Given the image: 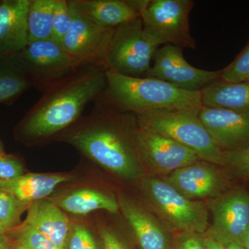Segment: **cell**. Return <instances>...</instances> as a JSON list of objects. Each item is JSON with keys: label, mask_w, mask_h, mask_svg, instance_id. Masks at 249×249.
<instances>
[{"label": "cell", "mask_w": 249, "mask_h": 249, "mask_svg": "<svg viewBox=\"0 0 249 249\" xmlns=\"http://www.w3.org/2000/svg\"><path fill=\"white\" fill-rule=\"evenodd\" d=\"M182 49L165 45L159 47L154 55L153 65L145 77L157 78L186 91H201L219 79V71H207L192 66L186 61Z\"/></svg>", "instance_id": "30bf717a"}, {"label": "cell", "mask_w": 249, "mask_h": 249, "mask_svg": "<svg viewBox=\"0 0 249 249\" xmlns=\"http://www.w3.org/2000/svg\"><path fill=\"white\" fill-rule=\"evenodd\" d=\"M242 246L246 249H249V227L246 232L245 237H244L243 242H242Z\"/></svg>", "instance_id": "d590c367"}, {"label": "cell", "mask_w": 249, "mask_h": 249, "mask_svg": "<svg viewBox=\"0 0 249 249\" xmlns=\"http://www.w3.org/2000/svg\"><path fill=\"white\" fill-rule=\"evenodd\" d=\"M14 55L33 88L42 93L82 67L88 66L73 58L61 44L53 40L31 42Z\"/></svg>", "instance_id": "ba28073f"}, {"label": "cell", "mask_w": 249, "mask_h": 249, "mask_svg": "<svg viewBox=\"0 0 249 249\" xmlns=\"http://www.w3.org/2000/svg\"><path fill=\"white\" fill-rule=\"evenodd\" d=\"M71 11L73 22L62 47L82 65L107 70L108 49L114 28L101 27Z\"/></svg>", "instance_id": "8fae6325"}, {"label": "cell", "mask_w": 249, "mask_h": 249, "mask_svg": "<svg viewBox=\"0 0 249 249\" xmlns=\"http://www.w3.org/2000/svg\"><path fill=\"white\" fill-rule=\"evenodd\" d=\"M171 249H206L205 233L191 231L174 233Z\"/></svg>", "instance_id": "f546056e"}, {"label": "cell", "mask_w": 249, "mask_h": 249, "mask_svg": "<svg viewBox=\"0 0 249 249\" xmlns=\"http://www.w3.org/2000/svg\"><path fill=\"white\" fill-rule=\"evenodd\" d=\"M221 167L239 178L249 179V147L237 151L224 152Z\"/></svg>", "instance_id": "f1b7e54d"}, {"label": "cell", "mask_w": 249, "mask_h": 249, "mask_svg": "<svg viewBox=\"0 0 249 249\" xmlns=\"http://www.w3.org/2000/svg\"><path fill=\"white\" fill-rule=\"evenodd\" d=\"M65 249H104L85 224L71 223Z\"/></svg>", "instance_id": "4316f807"}, {"label": "cell", "mask_w": 249, "mask_h": 249, "mask_svg": "<svg viewBox=\"0 0 249 249\" xmlns=\"http://www.w3.org/2000/svg\"><path fill=\"white\" fill-rule=\"evenodd\" d=\"M205 245L206 249H225L219 241L206 233H205Z\"/></svg>", "instance_id": "d6a6232c"}, {"label": "cell", "mask_w": 249, "mask_h": 249, "mask_svg": "<svg viewBox=\"0 0 249 249\" xmlns=\"http://www.w3.org/2000/svg\"><path fill=\"white\" fill-rule=\"evenodd\" d=\"M219 242L222 244L225 249H246L243 246L232 241L222 240Z\"/></svg>", "instance_id": "836d02e7"}, {"label": "cell", "mask_w": 249, "mask_h": 249, "mask_svg": "<svg viewBox=\"0 0 249 249\" xmlns=\"http://www.w3.org/2000/svg\"><path fill=\"white\" fill-rule=\"evenodd\" d=\"M199 111L161 110L137 116V124L173 139L201 160L222 166L224 151L217 146L198 116Z\"/></svg>", "instance_id": "5b68a950"}, {"label": "cell", "mask_w": 249, "mask_h": 249, "mask_svg": "<svg viewBox=\"0 0 249 249\" xmlns=\"http://www.w3.org/2000/svg\"><path fill=\"white\" fill-rule=\"evenodd\" d=\"M72 180V176L62 174L29 173L9 181H0V190L31 204L45 199L58 185Z\"/></svg>", "instance_id": "d6986e66"}, {"label": "cell", "mask_w": 249, "mask_h": 249, "mask_svg": "<svg viewBox=\"0 0 249 249\" xmlns=\"http://www.w3.org/2000/svg\"><path fill=\"white\" fill-rule=\"evenodd\" d=\"M4 154V151H3V147L1 145V142H0V155H2Z\"/></svg>", "instance_id": "f35d334b"}, {"label": "cell", "mask_w": 249, "mask_h": 249, "mask_svg": "<svg viewBox=\"0 0 249 249\" xmlns=\"http://www.w3.org/2000/svg\"><path fill=\"white\" fill-rule=\"evenodd\" d=\"M246 82H249V76L248 79H247V81H246Z\"/></svg>", "instance_id": "ab89813d"}, {"label": "cell", "mask_w": 249, "mask_h": 249, "mask_svg": "<svg viewBox=\"0 0 249 249\" xmlns=\"http://www.w3.org/2000/svg\"><path fill=\"white\" fill-rule=\"evenodd\" d=\"M118 202L139 249H172L173 234L155 214L127 196H121Z\"/></svg>", "instance_id": "9a60e30c"}, {"label": "cell", "mask_w": 249, "mask_h": 249, "mask_svg": "<svg viewBox=\"0 0 249 249\" xmlns=\"http://www.w3.org/2000/svg\"><path fill=\"white\" fill-rule=\"evenodd\" d=\"M55 0H30L27 16L29 43L53 40Z\"/></svg>", "instance_id": "603a6c76"}, {"label": "cell", "mask_w": 249, "mask_h": 249, "mask_svg": "<svg viewBox=\"0 0 249 249\" xmlns=\"http://www.w3.org/2000/svg\"><path fill=\"white\" fill-rule=\"evenodd\" d=\"M7 232V230L4 227V226L0 222V235H5V233Z\"/></svg>", "instance_id": "8d00e7d4"}, {"label": "cell", "mask_w": 249, "mask_h": 249, "mask_svg": "<svg viewBox=\"0 0 249 249\" xmlns=\"http://www.w3.org/2000/svg\"><path fill=\"white\" fill-rule=\"evenodd\" d=\"M198 116L223 151H237L249 147V116L224 108L203 106Z\"/></svg>", "instance_id": "5bb4252c"}, {"label": "cell", "mask_w": 249, "mask_h": 249, "mask_svg": "<svg viewBox=\"0 0 249 249\" xmlns=\"http://www.w3.org/2000/svg\"><path fill=\"white\" fill-rule=\"evenodd\" d=\"M132 139L142 168L164 176L175 170L201 160L191 149L173 139L137 124Z\"/></svg>", "instance_id": "9c48e42d"}, {"label": "cell", "mask_w": 249, "mask_h": 249, "mask_svg": "<svg viewBox=\"0 0 249 249\" xmlns=\"http://www.w3.org/2000/svg\"><path fill=\"white\" fill-rule=\"evenodd\" d=\"M107 86L106 70L88 65L45 90L18 127V134L29 144L44 143L58 137L83 116Z\"/></svg>", "instance_id": "7a4b0ae2"}, {"label": "cell", "mask_w": 249, "mask_h": 249, "mask_svg": "<svg viewBox=\"0 0 249 249\" xmlns=\"http://www.w3.org/2000/svg\"><path fill=\"white\" fill-rule=\"evenodd\" d=\"M29 205L0 190V222L7 231L18 227L21 215Z\"/></svg>", "instance_id": "cb8c5ba5"}, {"label": "cell", "mask_w": 249, "mask_h": 249, "mask_svg": "<svg viewBox=\"0 0 249 249\" xmlns=\"http://www.w3.org/2000/svg\"><path fill=\"white\" fill-rule=\"evenodd\" d=\"M73 16L68 0H55L53 14V40L61 44L71 29Z\"/></svg>", "instance_id": "d4e9b609"}, {"label": "cell", "mask_w": 249, "mask_h": 249, "mask_svg": "<svg viewBox=\"0 0 249 249\" xmlns=\"http://www.w3.org/2000/svg\"><path fill=\"white\" fill-rule=\"evenodd\" d=\"M213 218L208 235L218 241L229 240L242 245L249 227V193L245 189L224 191L210 199Z\"/></svg>", "instance_id": "7c38bea8"}, {"label": "cell", "mask_w": 249, "mask_h": 249, "mask_svg": "<svg viewBox=\"0 0 249 249\" xmlns=\"http://www.w3.org/2000/svg\"><path fill=\"white\" fill-rule=\"evenodd\" d=\"M29 3L30 0L0 1V57L19 53L29 44Z\"/></svg>", "instance_id": "2e32d148"}, {"label": "cell", "mask_w": 249, "mask_h": 249, "mask_svg": "<svg viewBox=\"0 0 249 249\" xmlns=\"http://www.w3.org/2000/svg\"><path fill=\"white\" fill-rule=\"evenodd\" d=\"M32 88L14 55L0 57V104L11 105Z\"/></svg>", "instance_id": "7402d4cb"}, {"label": "cell", "mask_w": 249, "mask_h": 249, "mask_svg": "<svg viewBox=\"0 0 249 249\" xmlns=\"http://www.w3.org/2000/svg\"><path fill=\"white\" fill-rule=\"evenodd\" d=\"M101 237L104 249H129L120 236L112 229L103 227L101 229Z\"/></svg>", "instance_id": "1f68e13d"}, {"label": "cell", "mask_w": 249, "mask_h": 249, "mask_svg": "<svg viewBox=\"0 0 249 249\" xmlns=\"http://www.w3.org/2000/svg\"><path fill=\"white\" fill-rule=\"evenodd\" d=\"M142 18L147 35L158 44L195 49L196 42L190 31L192 0H131Z\"/></svg>", "instance_id": "8992f818"}, {"label": "cell", "mask_w": 249, "mask_h": 249, "mask_svg": "<svg viewBox=\"0 0 249 249\" xmlns=\"http://www.w3.org/2000/svg\"><path fill=\"white\" fill-rule=\"evenodd\" d=\"M55 204L65 212L75 215H85L98 210L110 213H117L119 211V202L114 196L93 188L70 192L59 198Z\"/></svg>", "instance_id": "44dd1931"}, {"label": "cell", "mask_w": 249, "mask_h": 249, "mask_svg": "<svg viewBox=\"0 0 249 249\" xmlns=\"http://www.w3.org/2000/svg\"><path fill=\"white\" fill-rule=\"evenodd\" d=\"M107 86L96 100L134 115L161 110L199 111L201 91H186L149 77H131L106 70Z\"/></svg>", "instance_id": "3957f363"}, {"label": "cell", "mask_w": 249, "mask_h": 249, "mask_svg": "<svg viewBox=\"0 0 249 249\" xmlns=\"http://www.w3.org/2000/svg\"><path fill=\"white\" fill-rule=\"evenodd\" d=\"M24 224L35 228L60 249H65L71 223L65 211L48 199L31 203Z\"/></svg>", "instance_id": "ac0fdd59"}, {"label": "cell", "mask_w": 249, "mask_h": 249, "mask_svg": "<svg viewBox=\"0 0 249 249\" xmlns=\"http://www.w3.org/2000/svg\"><path fill=\"white\" fill-rule=\"evenodd\" d=\"M0 249H13L9 237L5 235H0Z\"/></svg>", "instance_id": "e575fe53"}, {"label": "cell", "mask_w": 249, "mask_h": 249, "mask_svg": "<svg viewBox=\"0 0 249 249\" xmlns=\"http://www.w3.org/2000/svg\"><path fill=\"white\" fill-rule=\"evenodd\" d=\"M93 103L89 115L82 116L58 140L74 147L119 178L128 181L140 179L145 175L132 139L137 116L98 101Z\"/></svg>", "instance_id": "6da1fadb"}, {"label": "cell", "mask_w": 249, "mask_h": 249, "mask_svg": "<svg viewBox=\"0 0 249 249\" xmlns=\"http://www.w3.org/2000/svg\"><path fill=\"white\" fill-rule=\"evenodd\" d=\"M16 236L17 242L29 249H62L35 228L24 223L16 229Z\"/></svg>", "instance_id": "484cf974"}, {"label": "cell", "mask_w": 249, "mask_h": 249, "mask_svg": "<svg viewBox=\"0 0 249 249\" xmlns=\"http://www.w3.org/2000/svg\"><path fill=\"white\" fill-rule=\"evenodd\" d=\"M218 166L199 160L163 176V178L188 199H211L224 193L227 186L225 177Z\"/></svg>", "instance_id": "4fadbf2b"}, {"label": "cell", "mask_w": 249, "mask_h": 249, "mask_svg": "<svg viewBox=\"0 0 249 249\" xmlns=\"http://www.w3.org/2000/svg\"><path fill=\"white\" fill-rule=\"evenodd\" d=\"M139 181L147 206L172 233L207 232L209 213L206 205L188 199L163 178L144 175Z\"/></svg>", "instance_id": "277c9868"}, {"label": "cell", "mask_w": 249, "mask_h": 249, "mask_svg": "<svg viewBox=\"0 0 249 249\" xmlns=\"http://www.w3.org/2000/svg\"><path fill=\"white\" fill-rule=\"evenodd\" d=\"M72 11L101 27L116 28L140 17L127 0H68Z\"/></svg>", "instance_id": "e0dca14e"}, {"label": "cell", "mask_w": 249, "mask_h": 249, "mask_svg": "<svg viewBox=\"0 0 249 249\" xmlns=\"http://www.w3.org/2000/svg\"><path fill=\"white\" fill-rule=\"evenodd\" d=\"M14 249H29L27 248V247H24V246H23L22 245H21V244L16 243V245H15Z\"/></svg>", "instance_id": "74e56055"}, {"label": "cell", "mask_w": 249, "mask_h": 249, "mask_svg": "<svg viewBox=\"0 0 249 249\" xmlns=\"http://www.w3.org/2000/svg\"><path fill=\"white\" fill-rule=\"evenodd\" d=\"M160 45L145 32L140 17L114 28L107 53V70L145 77Z\"/></svg>", "instance_id": "52a82bcc"}, {"label": "cell", "mask_w": 249, "mask_h": 249, "mask_svg": "<svg viewBox=\"0 0 249 249\" xmlns=\"http://www.w3.org/2000/svg\"><path fill=\"white\" fill-rule=\"evenodd\" d=\"M24 166L17 157L0 155V181H9L24 175Z\"/></svg>", "instance_id": "4dcf8cb0"}, {"label": "cell", "mask_w": 249, "mask_h": 249, "mask_svg": "<svg viewBox=\"0 0 249 249\" xmlns=\"http://www.w3.org/2000/svg\"><path fill=\"white\" fill-rule=\"evenodd\" d=\"M249 76V43L230 65L221 70L219 78L229 83H242Z\"/></svg>", "instance_id": "83f0119b"}, {"label": "cell", "mask_w": 249, "mask_h": 249, "mask_svg": "<svg viewBox=\"0 0 249 249\" xmlns=\"http://www.w3.org/2000/svg\"><path fill=\"white\" fill-rule=\"evenodd\" d=\"M203 106L224 108L249 116V83H229L220 78L201 89Z\"/></svg>", "instance_id": "ffe728a7"}]
</instances>
